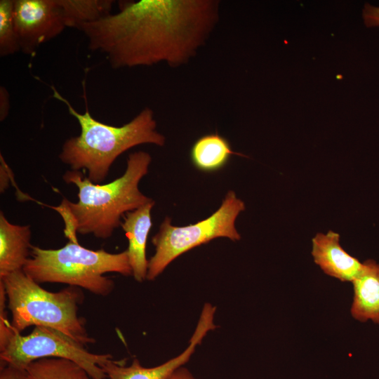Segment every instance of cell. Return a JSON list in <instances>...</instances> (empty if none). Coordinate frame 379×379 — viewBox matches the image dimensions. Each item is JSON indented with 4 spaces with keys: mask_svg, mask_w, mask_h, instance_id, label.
Segmentation results:
<instances>
[{
    "mask_svg": "<svg viewBox=\"0 0 379 379\" xmlns=\"http://www.w3.org/2000/svg\"><path fill=\"white\" fill-rule=\"evenodd\" d=\"M119 11L82 25L88 48L115 69L189 61L215 27L219 1L140 0L119 3Z\"/></svg>",
    "mask_w": 379,
    "mask_h": 379,
    "instance_id": "6da1fadb",
    "label": "cell"
},
{
    "mask_svg": "<svg viewBox=\"0 0 379 379\" xmlns=\"http://www.w3.org/2000/svg\"><path fill=\"white\" fill-rule=\"evenodd\" d=\"M150 154L138 151L131 154L124 173L104 185L92 182L80 171H67L62 179L78 188V201L64 198L60 206L53 207L62 216L65 234L69 241L78 242L77 234H92L100 239L110 237L121 226V219L152 199L139 190L140 180L148 173Z\"/></svg>",
    "mask_w": 379,
    "mask_h": 379,
    "instance_id": "7a4b0ae2",
    "label": "cell"
},
{
    "mask_svg": "<svg viewBox=\"0 0 379 379\" xmlns=\"http://www.w3.org/2000/svg\"><path fill=\"white\" fill-rule=\"evenodd\" d=\"M83 87L85 112L81 114L55 86H51L53 97L67 106L69 114L77 120L81 128L79 135L65 141L58 156L71 170H86L88 178L95 184H100L105 180L112 164L122 153L142 144L157 146L165 144L166 138L157 131L154 112L150 108L143 109L123 126L108 125L91 116L84 82Z\"/></svg>",
    "mask_w": 379,
    "mask_h": 379,
    "instance_id": "3957f363",
    "label": "cell"
},
{
    "mask_svg": "<svg viewBox=\"0 0 379 379\" xmlns=\"http://www.w3.org/2000/svg\"><path fill=\"white\" fill-rule=\"evenodd\" d=\"M11 313V326L21 332L29 326H46L59 331L85 346L95 343L88 333L84 319L78 316L84 295L79 287L69 286L51 292L23 270L0 279Z\"/></svg>",
    "mask_w": 379,
    "mask_h": 379,
    "instance_id": "277c9868",
    "label": "cell"
},
{
    "mask_svg": "<svg viewBox=\"0 0 379 379\" xmlns=\"http://www.w3.org/2000/svg\"><path fill=\"white\" fill-rule=\"evenodd\" d=\"M22 270L38 284H65L101 296L108 295L114 288V282L105 274L132 275L126 250L111 253L103 249H88L71 241L58 249L32 246Z\"/></svg>",
    "mask_w": 379,
    "mask_h": 379,
    "instance_id": "5b68a950",
    "label": "cell"
},
{
    "mask_svg": "<svg viewBox=\"0 0 379 379\" xmlns=\"http://www.w3.org/2000/svg\"><path fill=\"white\" fill-rule=\"evenodd\" d=\"M244 210V203L234 192L229 191L217 211L194 224L177 227L171 224L169 217H166L152 238L155 252L148 260L147 279L154 280L176 258L215 238L240 240L235 220Z\"/></svg>",
    "mask_w": 379,
    "mask_h": 379,
    "instance_id": "8992f818",
    "label": "cell"
},
{
    "mask_svg": "<svg viewBox=\"0 0 379 379\" xmlns=\"http://www.w3.org/2000/svg\"><path fill=\"white\" fill-rule=\"evenodd\" d=\"M46 357L72 361L93 379H106L102 365L112 359L110 354H95L63 333L46 326H34L28 335L13 331L0 345L1 364L25 369L31 362Z\"/></svg>",
    "mask_w": 379,
    "mask_h": 379,
    "instance_id": "52a82bcc",
    "label": "cell"
},
{
    "mask_svg": "<svg viewBox=\"0 0 379 379\" xmlns=\"http://www.w3.org/2000/svg\"><path fill=\"white\" fill-rule=\"evenodd\" d=\"M13 18L20 49L27 55L67 27L58 0H14Z\"/></svg>",
    "mask_w": 379,
    "mask_h": 379,
    "instance_id": "ba28073f",
    "label": "cell"
},
{
    "mask_svg": "<svg viewBox=\"0 0 379 379\" xmlns=\"http://www.w3.org/2000/svg\"><path fill=\"white\" fill-rule=\"evenodd\" d=\"M215 312V307L205 303L187 347L164 364L146 368L135 358L130 366H125L122 361L111 359L100 367L108 379H167L190 359L208 332L216 328L213 321Z\"/></svg>",
    "mask_w": 379,
    "mask_h": 379,
    "instance_id": "9c48e42d",
    "label": "cell"
},
{
    "mask_svg": "<svg viewBox=\"0 0 379 379\" xmlns=\"http://www.w3.org/2000/svg\"><path fill=\"white\" fill-rule=\"evenodd\" d=\"M312 255L326 274L341 281L352 282L362 267V263L340 246L339 234L331 230L312 239Z\"/></svg>",
    "mask_w": 379,
    "mask_h": 379,
    "instance_id": "30bf717a",
    "label": "cell"
},
{
    "mask_svg": "<svg viewBox=\"0 0 379 379\" xmlns=\"http://www.w3.org/2000/svg\"><path fill=\"white\" fill-rule=\"evenodd\" d=\"M155 204L152 199L140 208L128 212L123 217L121 227L128 240L126 249L134 279L139 281L147 279L148 260L146 245L152 227L151 211Z\"/></svg>",
    "mask_w": 379,
    "mask_h": 379,
    "instance_id": "8fae6325",
    "label": "cell"
},
{
    "mask_svg": "<svg viewBox=\"0 0 379 379\" xmlns=\"http://www.w3.org/2000/svg\"><path fill=\"white\" fill-rule=\"evenodd\" d=\"M31 228L10 222L0 212V279L22 270L31 255Z\"/></svg>",
    "mask_w": 379,
    "mask_h": 379,
    "instance_id": "7c38bea8",
    "label": "cell"
},
{
    "mask_svg": "<svg viewBox=\"0 0 379 379\" xmlns=\"http://www.w3.org/2000/svg\"><path fill=\"white\" fill-rule=\"evenodd\" d=\"M354 289L351 314L357 320L379 324V263L367 260L352 281Z\"/></svg>",
    "mask_w": 379,
    "mask_h": 379,
    "instance_id": "4fadbf2b",
    "label": "cell"
},
{
    "mask_svg": "<svg viewBox=\"0 0 379 379\" xmlns=\"http://www.w3.org/2000/svg\"><path fill=\"white\" fill-rule=\"evenodd\" d=\"M234 152L229 141L218 133L206 134L198 138L190 150L191 161L198 170L213 172L224 167Z\"/></svg>",
    "mask_w": 379,
    "mask_h": 379,
    "instance_id": "5bb4252c",
    "label": "cell"
},
{
    "mask_svg": "<svg viewBox=\"0 0 379 379\" xmlns=\"http://www.w3.org/2000/svg\"><path fill=\"white\" fill-rule=\"evenodd\" d=\"M24 370L23 379H93L75 362L58 357L37 359Z\"/></svg>",
    "mask_w": 379,
    "mask_h": 379,
    "instance_id": "9a60e30c",
    "label": "cell"
},
{
    "mask_svg": "<svg viewBox=\"0 0 379 379\" xmlns=\"http://www.w3.org/2000/svg\"><path fill=\"white\" fill-rule=\"evenodd\" d=\"M67 27L79 29L85 24L94 22L109 14L112 0H58Z\"/></svg>",
    "mask_w": 379,
    "mask_h": 379,
    "instance_id": "2e32d148",
    "label": "cell"
},
{
    "mask_svg": "<svg viewBox=\"0 0 379 379\" xmlns=\"http://www.w3.org/2000/svg\"><path fill=\"white\" fill-rule=\"evenodd\" d=\"M14 0L0 1V55L20 51L13 18Z\"/></svg>",
    "mask_w": 379,
    "mask_h": 379,
    "instance_id": "e0dca14e",
    "label": "cell"
},
{
    "mask_svg": "<svg viewBox=\"0 0 379 379\" xmlns=\"http://www.w3.org/2000/svg\"><path fill=\"white\" fill-rule=\"evenodd\" d=\"M362 16L364 24L368 27H379V7L365 4Z\"/></svg>",
    "mask_w": 379,
    "mask_h": 379,
    "instance_id": "ac0fdd59",
    "label": "cell"
},
{
    "mask_svg": "<svg viewBox=\"0 0 379 379\" xmlns=\"http://www.w3.org/2000/svg\"><path fill=\"white\" fill-rule=\"evenodd\" d=\"M24 369L18 368L11 365L1 364L0 379H23Z\"/></svg>",
    "mask_w": 379,
    "mask_h": 379,
    "instance_id": "d6986e66",
    "label": "cell"
},
{
    "mask_svg": "<svg viewBox=\"0 0 379 379\" xmlns=\"http://www.w3.org/2000/svg\"><path fill=\"white\" fill-rule=\"evenodd\" d=\"M1 166H0V191L4 192L8 187L11 180L10 172L11 171L6 164L3 156L1 154Z\"/></svg>",
    "mask_w": 379,
    "mask_h": 379,
    "instance_id": "ffe728a7",
    "label": "cell"
},
{
    "mask_svg": "<svg viewBox=\"0 0 379 379\" xmlns=\"http://www.w3.org/2000/svg\"><path fill=\"white\" fill-rule=\"evenodd\" d=\"M10 109L9 94L4 86L0 88V120L4 121L8 114Z\"/></svg>",
    "mask_w": 379,
    "mask_h": 379,
    "instance_id": "44dd1931",
    "label": "cell"
},
{
    "mask_svg": "<svg viewBox=\"0 0 379 379\" xmlns=\"http://www.w3.org/2000/svg\"><path fill=\"white\" fill-rule=\"evenodd\" d=\"M167 379H195V378L187 368L182 366L178 368Z\"/></svg>",
    "mask_w": 379,
    "mask_h": 379,
    "instance_id": "7402d4cb",
    "label": "cell"
}]
</instances>
